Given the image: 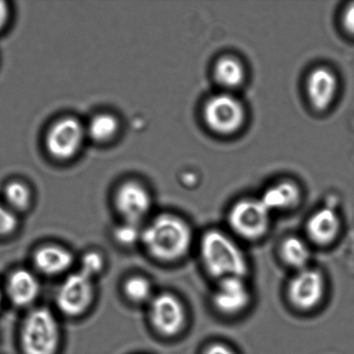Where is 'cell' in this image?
<instances>
[{
	"label": "cell",
	"mask_w": 354,
	"mask_h": 354,
	"mask_svg": "<svg viewBox=\"0 0 354 354\" xmlns=\"http://www.w3.org/2000/svg\"><path fill=\"white\" fill-rule=\"evenodd\" d=\"M142 241L149 253L162 261H175L186 254L192 234L186 222L175 215L155 218L142 232Z\"/></svg>",
	"instance_id": "cell-1"
},
{
	"label": "cell",
	"mask_w": 354,
	"mask_h": 354,
	"mask_svg": "<svg viewBox=\"0 0 354 354\" xmlns=\"http://www.w3.org/2000/svg\"><path fill=\"white\" fill-rule=\"evenodd\" d=\"M201 256L210 275L221 280L242 277L248 272V261L241 248L223 232L210 230L201 241Z\"/></svg>",
	"instance_id": "cell-2"
},
{
	"label": "cell",
	"mask_w": 354,
	"mask_h": 354,
	"mask_svg": "<svg viewBox=\"0 0 354 354\" xmlns=\"http://www.w3.org/2000/svg\"><path fill=\"white\" fill-rule=\"evenodd\" d=\"M20 338L24 354H55L60 341L57 319L47 308H36L24 319Z\"/></svg>",
	"instance_id": "cell-3"
},
{
	"label": "cell",
	"mask_w": 354,
	"mask_h": 354,
	"mask_svg": "<svg viewBox=\"0 0 354 354\" xmlns=\"http://www.w3.org/2000/svg\"><path fill=\"white\" fill-rule=\"evenodd\" d=\"M203 114L207 127L222 135L237 133L245 120V111L241 100L229 93H220L208 100Z\"/></svg>",
	"instance_id": "cell-4"
},
{
	"label": "cell",
	"mask_w": 354,
	"mask_h": 354,
	"mask_svg": "<svg viewBox=\"0 0 354 354\" xmlns=\"http://www.w3.org/2000/svg\"><path fill=\"white\" fill-rule=\"evenodd\" d=\"M86 138V127L76 118L68 116L50 128L45 144L51 157L66 161L77 155Z\"/></svg>",
	"instance_id": "cell-5"
},
{
	"label": "cell",
	"mask_w": 354,
	"mask_h": 354,
	"mask_svg": "<svg viewBox=\"0 0 354 354\" xmlns=\"http://www.w3.org/2000/svg\"><path fill=\"white\" fill-rule=\"evenodd\" d=\"M270 214L260 199H245L232 207L228 222L232 230L241 237L254 241L268 231Z\"/></svg>",
	"instance_id": "cell-6"
},
{
	"label": "cell",
	"mask_w": 354,
	"mask_h": 354,
	"mask_svg": "<svg viewBox=\"0 0 354 354\" xmlns=\"http://www.w3.org/2000/svg\"><path fill=\"white\" fill-rule=\"evenodd\" d=\"M92 280L93 277L81 270L64 281L55 297L62 313L75 317L89 307L93 295Z\"/></svg>",
	"instance_id": "cell-7"
},
{
	"label": "cell",
	"mask_w": 354,
	"mask_h": 354,
	"mask_svg": "<svg viewBox=\"0 0 354 354\" xmlns=\"http://www.w3.org/2000/svg\"><path fill=\"white\" fill-rule=\"evenodd\" d=\"M324 279L320 272L305 268L298 270L290 281L288 295L294 305L300 310H308L317 306L324 294Z\"/></svg>",
	"instance_id": "cell-8"
},
{
	"label": "cell",
	"mask_w": 354,
	"mask_h": 354,
	"mask_svg": "<svg viewBox=\"0 0 354 354\" xmlns=\"http://www.w3.org/2000/svg\"><path fill=\"white\" fill-rule=\"evenodd\" d=\"M151 320L154 328L165 336H174L185 322L183 304L171 294H161L151 301Z\"/></svg>",
	"instance_id": "cell-9"
},
{
	"label": "cell",
	"mask_w": 354,
	"mask_h": 354,
	"mask_svg": "<svg viewBox=\"0 0 354 354\" xmlns=\"http://www.w3.org/2000/svg\"><path fill=\"white\" fill-rule=\"evenodd\" d=\"M115 204L118 211L127 222L137 224L150 211L151 196L141 183L130 180L117 190Z\"/></svg>",
	"instance_id": "cell-10"
},
{
	"label": "cell",
	"mask_w": 354,
	"mask_h": 354,
	"mask_svg": "<svg viewBox=\"0 0 354 354\" xmlns=\"http://www.w3.org/2000/svg\"><path fill=\"white\" fill-rule=\"evenodd\" d=\"M213 301L215 308L223 314L234 315L244 310L250 303V292L244 279L227 277L220 280Z\"/></svg>",
	"instance_id": "cell-11"
},
{
	"label": "cell",
	"mask_w": 354,
	"mask_h": 354,
	"mask_svg": "<svg viewBox=\"0 0 354 354\" xmlns=\"http://www.w3.org/2000/svg\"><path fill=\"white\" fill-rule=\"evenodd\" d=\"M338 91V79L334 72L325 67L315 68L308 75L307 92L311 105L318 111L331 106Z\"/></svg>",
	"instance_id": "cell-12"
},
{
	"label": "cell",
	"mask_w": 354,
	"mask_h": 354,
	"mask_svg": "<svg viewBox=\"0 0 354 354\" xmlns=\"http://www.w3.org/2000/svg\"><path fill=\"white\" fill-rule=\"evenodd\" d=\"M342 221L334 210L324 208L310 217L307 223V232L311 241L318 245H328L338 238Z\"/></svg>",
	"instance_id": "cell-13"
},
{
	"label": "cell",
	"mask_w": 354,
	"mask_h": 354,
	"mask_svg": "<svg viewBox=\"0 0 354 354\" xmlns=\"http://www.w3.org/2000/svg\"><path fill=\"white\" fill-rule=\"evenodd\" d=\"M39 292V282L29 270H17L9 277L7 293L17 306L24 307L32 304Z\"/></svg>",
	"instance_id": "cell-14"
},
{
	"label": "cell",
	"mask_w": 354,
	"mask_h": 354,
	"mask_svg": "<svg viewBox=\"0 0 354 354\" xmlns=\"http://www.w3.org/2000/svg\"><path fill=\"white\" fill-rule=\"evenodd\" d=\"M34 263L40 272L47 275H57L72 266L71 252L60 246L47 245L35 252Z\"/></svg>",
	"instance_id": "cell-15"
},
{
	"label": "cell",
	"mask_w": 354,
	"mask_h": 354,
	"mask_svg": "<svg viewBox=\"0 0 354 354\" xmlns=\"http://www.w3.org/2000/svg\"><path fill=\"white\" fill-rule=\"evenodd\" d=\"M300 191L296 184L283 182L267 189L260 201L270 213L276 210L290 209L300 201Z\"/></svg>",
	"instance_id": "cell-16"
},
{
	"label": "cell",
	"mask_w": 354,
	"mask_h": 354,
	"mask_svg": "<svg viewBox=\"0 0 354 354\" xmlns=\"http://www.w3.org/2000/svg\"><path fill=\"white\" fill-rule=\"evenodd\" d=\"M214 77L218 84L224 88H238L244 82L245 68L238 59L221 57L214 66Z\"/></svg>",
	"instance_id": "cell-17"
},
{
	"label": "cell",
	"mask_w": 354,
	"mask_h": 354,
	"mask_svg": "<svg viewBox=\"0 0 354 354\" xmlns=\"http://www.w3.org/2000/svg\"><path fill=\"white\" fill-rule=\"evenodd\" d=\"M120 129L117 118L110 113H100L93 118L86 127V137L96 143H107L116 137Z\"/></svg>",
	"instance_id": "cell-18"
},
{
	"label": "cell",
	"mask_w": 354,
	"mask_h": 354,
	"mask_svg": "<svg viewBox=\"0 0 354 354\" xmlns=\"http://www.w3.org/2000/svg\"><path fill=\"white\" fill-rule=\"evenodd\" d=\"M281 254L284 262L298 270L307 268L310 259V251L303 239L297 237H289L281 246Z\"/></svg>",
	"instance_id": "cell-19"
},
{
	"label": "cell",
	"mask_w": 354,
	"mask_h": 354,
	"mask_svg": "<svg viewBox=\"0 0 354 354\" xmlns=\"http://www.w3.org/2000/svg\"><path fill=\"white\" fill-rule=\"evenodd\" d=\"M30 197V191L26 184L20 182H12L6 187V201L13 209H26L29 207Z\"/></svg>",
	"instance_id": "cell-20"
},
{
	"label": "cell",
	"mask_w": 354,
	"mask_h": 354,
	"mask_svg": "<svg viewBox=\"0 0 354 354\" xmlns=\"http://www.w3.org/2000/svg\"><path fill=\"white\" fill-rule=\"evenodd\" d=\"M124 293L134 303H143L151 296V283L143 277H133L127 280L124 287Z\"/></svg>",
	"instance_id": "cell-21"
},
{
	"label": "cell",
	"mask_w": 354,
	"mask_h": 354,
	"mask_svg": "<svg viewBox=\"0 0 354 354\" xmlns=\"http://www.w3.org/2000/svg\"><path fill=\"white\" fill-rule=\"evenodd\" d=\"M142 232L138 230L136 223L126 221L114 231V238L121 245H133L141 237Z\"/></svg>",
	"instance_id": "cell-22"
},
{
	"label": "cell",
	"mask_w": 354,
	"mask_h": 354,
	"mask_svg": "<svg viewBox=\"0 0 354 354\" xmlns=\"http://www.w3.org/2000/svg\"><path fill=\"white\" fill-rule=\"evenodd\" d=\"M17 218L8 207L0 204V237L12 234L16 230Z\"/></svg>",
	"instance_id": "cell-23"
},
{
	"label": "cell",
	"mask_w": 354,
	"mask_h": 354,
	"mask_svg": "<svg viewBox=\"0 0 354 354\" xmlns=\"http://www.w3.org/2000/svg\"><path fill=\"white\" fill-rule=\"evenodd\" d=\"M104 266V260L98 252H91L83 257L81 270L91 277H95Z\"/></svg>",
	"instance_id": "cell-24"
},
{
	"label": "cell",
	"mask_w": 354,
	"mask_h": 354,
	"mask_svg": "<svg viewBox=\"0 0 354 354\" xmlns=\"http://www.w3.org/2000/svg\"><path fill=\"white\" fill-rule=\"evenodd\" d=\"M342 24L346 32L354 37V2L350 3L344 10Z\"/></svg>",
	"instance_id": "cell-25"
},
{
	"label": "cell",
	"mask_w": 354,
	"mask_h": 354,
	"mask_svg": "<svg viewBox=\"0 0 354 354\" xmlns=\"http://www.w3.org/2000/svg\"><path fill=\"white\" fill-rule=\"evenodd\" d=\"M204 354H235L227 346L222 344L211 345L206 349Z\"/></svg>",
	"instance_id": "cell-26"
},
{
	"label": "cell",
	"mask_w": 354,
	"mask_h": 354,
	"mask_svg": "<svg viewBox=\"0 0 354 354\" xmlns=\"http://www.w3.org/2000/svg\"><path fill=\"white\" fill-rule=\"evenodd\" d=\"M10 16L9 7L7 3L0 1V30L6 26Z\"/></svg>",
	"instance_id": "cell-27"
},
{
	"label": "cell",
	"mask_w": 354,
	"mask_h": 354,
	"mask_svg": "<svg viewBox=\"0 0 354 354\" xmlns=\"http://www.w3.org/2000/svg\"><path fill=\"white\" fill-rule=\"evenodd\" d=\"M2 296L1 292H0V305H1Z\"/></svg>",
	"instance_id": "cell-28"
}]
</instances>
